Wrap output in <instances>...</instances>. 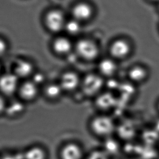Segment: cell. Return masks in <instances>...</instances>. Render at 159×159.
<instances>
[{"instance_id":"29","label":"cell","mask_w":159,"mask_h":159,"mask_svg":"<svg viewBox=\"0 0 159 159\" xmlns=\"http://www.w3.org/2000/svg\"></svg>"},{"instance_id":"12","label":"cell","mask_w":159,"mask_h":159,"mask_svg":"<svg viewBox=\"0 0 159 159\" xmlns=\"http://www.w3.org/2000/svg\"><path fill=\"white\" fill-rule=\"evenodd\" d=\"M42 91L45 99L50 102L58 101L64 94L58 82L46 83L43 86Z\"/></svg>"},{"instance_id":"7","label":"cell","mask_w":159,"mask_h":159,"mask_svg":"<svg viewBox=\"0 0 159 159\" xmlns=\"http://www.w3.org/2000/svg\"><path fill=\"white\" fill-rule=\"evenodd\" d=\"M60 159H85L84 149L79 143L69 141L62 145L59 150Z\"/></svg>"},{"instance_id":"26","label":"cell","mask_w":159,"mask_h":159,"mask_svg":"<svg viewBox=\"0 0 159 159\" xmlns=\"http://www.w3.org/2000/svg\"><path fill=\"white\" fill-rule=\"evenodd\" d=\"M156 108H157V111L159 113V99L157 100V104H156Z\"/></svg>"},{"instance_id":"22","label":"cell","mask_w":159,"mask_h":159,"mask_svg":"<svg viewBox=\"0 0 159 159\" xmlns=\"http://www.w3.org/2000/svg\"><path fill=\"white\" fill-rule=\"evenodd\" d=\"M30 79L39 87L45 84V76L43 73H34Z\"/></svg>"},{"instance_id":"9","label":"cell","mask_w":159,"mask_h":159,"mask_svg":"<svg viewBox=\"0 0 159 159\" xmlns=\"http://www.w3.org/2000/svg\"><path fill=\"white\" fill-rule=\"evenodd\" d=\"M76 49L79 55L87 61L94 60L99 53L97 45L89 39L79 40L76 45Z\"/></svg>"},{"instance_id":"3","label":"cell","mask_w":159,"mask_h":159,"mask_svg":"<svg viewBox=\"0 0 159 159\" xmlns=\"http://www.w3.org/2000/svg\"><path fill=\"white\" fill-rule=\"evenodd\" d=\"M40 92V87L32 80H26L20 82L16 95L18 99L26 104L37 99Z\"/></svg>"},{"instance_id":"14","label":"cell","mask_w":159,"mask_h":159,"mask_svg":"<svg viewBox=\"0 0 159 159\" xmlns=\"http://www.w3.org/2000/svg\"><path fill=\"white\" fill-rule=\"evenodd\" d=\"M100 75L108 79H113L117 73V66L114 61L109 58L102 60L98 65Z\"/></svg>"},{"instance_id":"18","label":"cell","mask_w":159,"mask_h":159,"mask_svg":"<svg viewBox=\"0 0 159 159\" xmlns=\"http://www.w3.org/2000/svg\"><path fill=\"white\" fill-rule=\"evenodd\" d=\"M53 49L56 53L60 55L68 53L71 50L72 44L70 40L66 37L56 38L53 43Z\"/></svg>"},{"instance_id":"10","label":"cell","mask_w":159,"mask_h":159,"mask_svg":"<svg viewBox=\"0 0 159 159\" xmlns=\"http://www.w3.org/2000/svg\"><path fill=\"white\" fill-rule=\"evenodd\" d=\"M13 73L21 80L30 79L34 72L33 63L29 61L21 60L16 62Z\"/></svg>"},{"instance_id":"23","label":"cell","mask_w":159,"mask_h":159,"mask_svg":"<svg viewBox=\"0 0 159 159\" xmlns=\"http://www.w3.org/2000/svg\"><path fill=\"white\" fill-rule=\"evenodd\" d=\"M7 103L6 98L0 94V116L5 115Z\"/></svg>"},{"instance_id":"24","label":"cell","mask_w":159,"mask_h":159,"mask_svg":"<svg viewBox=\"0 0 159 159\" xmlns=\"http://www.w3.org/2000/svg\"><path fill=\"white\" fill-rule=\"evenodd\" d=\"M8 45L5 40L0 38V57H2L5 55L7 50Z\"/></svg>"},{"instance_id":"30","label":"cell","mask_w":159,"mask_h":159,"mask_svg":"<svg viewBox=\"0 0 159 159\" xmlns=\"http://www.w3.org/2000/svg\"><path fill=\"white\" fill-rule=\"evenodd\" d=\"M0 157H1V155H0Z\"/></svg>"},{"instance_id":"11","label":"cell","mask_w":159,"mask_h":159,"mask_svg":"<svg viewBox=\"0 0 159 159\" xmlns=\"http://www.w3.org/2000/svg\"><path fill=\"white\" fill-rule=\"evenodd\" d=\"M148 77V70L141 66H133L128 72V81L136 86L145 83Z\"/></svg>"},{"instance_id":"28","label":"cell","mask_w":159,"mask_h":159,"mask_svg":"<svg viewBox=\"0 0 159 159\" xmlns=\"http://www.w3.org/2000/svg\"><path fill=\"white\" fill-rule=\"evenodd\" d=\"M2 74V66H1V65L0 64V76Z\"/></svg>"},{"instance_id":"1","label":"cell","mask_w":159,"mask_h":159,"mask_svg":"<svg viewBox=\"0 0 159 159\" xmlns=\"http://www.w3.org/2000/svg\"><path fill=\"white\" fill-rule=\"evenodd\" d=\"M117 125L112 117L107 113L95 115L89 123L91 133L100 139H106L113 137L116 133Z\"/></svg>"},{"instance_id":"21","label":"cell","mask_w":159,"mask_h":159,"mask_svg":"<svg viewBox=\"0 0 159 159\" xmlns=\"http://www.w3.org/2000/svg\"><path fill=\"white\" fill-rule=\"evenodd\" d=\"M64 29L68 33L74 35L79 33L81 30V25L80 24V21L73 19L66 22Z\"/></svg>"},{"instance_id":"5","label":"cell","mask_w":159,"mask_h":159,"mask_svg":"<svg viewBox=\"0 0 159 159\" xmlns=\"http://www.w3.org/2000/svg\"><path fill=\"white\" fill-rule=\"evenodd\" d=\"M82 77L74 71H66L61 75L58 82L64 93L72 94L80 91Z\"/></svg>"},{"instance_id":"17","label":"cell","mask_w":159,"mask_h":159,"mask_svg":"<svg viewBox=\"0 0 159 159\" xmlns=\"http://www.w3.org/2000/svg\"><path fill=\"white\" fill-rule=\"evenodd\" d=\"M25 159H48L49 155L44 147L34 144L24 150Z\"/></svg>"},{"instance_id":"25","label":"cell","mask_w":159,"mask_h":159,"mask_svg":"<svg viewBox=\"0 0 159 159\" xmlns=\"http://www.w3.org/2000/svg\"><path fill=\"white\" fill-rule=\"evenodd\" d=\"M0 159H18L16 152H5V154L1 155Z\"/></svg>"},{"instance_id":"6","label":"cell","mask_w":159,"mask_h":159,"mask_svg":"<svg viewBox=\"0 0 159 159\" xmlns=\"http://www.w3.org/2000/svg\"><path fill=\"white\" fill-rule=\"evenodd\" d=\"M93 100L95 108L102 113H107L112 110L118 102V98L116 94L112 91L105 90Z\"/></svg>"},{"instance_id":"4","label":"cell","mask_w":159,"mask_h":159,"mask_svg":"<svg viewBox=\"0 0 159 159\" xmlns=\"http://www.w3.org/2000/svg\"><path fill=\"white\" fill-rule=\"evenodd\" d=\"M21 81L13 72L2 73L0 76V94L6 98L16 95Z\"/></svg>"},{"instance_id":"2","label":"cell","mask_w":159,"mask_h":159,"mask_svg":"<svg viewBox=\"0 0 159 159\" xmlns=\"http://www.w3.org/2000/svg\"><path fill=\"white\" fill-rule=\"evenodd\" d=\"M106 81L97 73H89L82 77L80 91L84 97L94 99L105 90Z\"/></svg>"},{"instance_id":"27","label":"cell","mask_w":159,"mask_h":159,"mask_svg":"<svg viewBox=\"0 0 159 159\" xmlns=\"http://www.w3.org/2000/svg\"><path fill=\"white\" fill-rule=\"evenodd\" d=\"M124 159H138L136 157H126V158H125Z\"/></svg>"},{"instance_id":"13","label":"cell","mask_w":159,"mask_h":159,"mask_svg":"<svg viewBox=\"0 0 159 159\" xmlns=\"http://www.w3.org/2000/svg\"><path fill=\"white\" fill-rule=\"evenodd\" d=\"M25 111L26 103L18 98L8 102L5 115L9 118L14 119L24 115Z\"/></svg>"},{"instance_id":"20","label":"cell","mask_w":159,"mask_h":159,"mask_svg":"<svg viewBox=\"0 0 159 159\" xmlns=\"http://www.w3.org/2000/svg\"><path fill=\"white\" fill-rule=\"evenodd\" d=\"M85 159H112V157L102 148H96L91 150Z\"/></svg>"},{"instance_id":"15","label":"cell","mask_w":159,"mask_h":159,"mask_svg":"<svg viewBox=\"0 0 159 159\" xmlns=\"http://www.w3.org/2000/svg\"><path fill=\"white\" fill-rule=\"evenodd\" d=\"M110 51L113 57L121 59L128 55L130 51V46L124 40H117L113 43L111 47Z\"/></svg>"},{"instance_id":"19","label":"cell","mask_w":159,"mask_h":159,"mask_svg":"<svg viewBox=\"0 0 159 159\" xmlns=\"http://www.w3.org/2000/svg\"><path fill=\"white\" fill-rule=\"evenodd\" d=\"M104 146L102 148L105 150L111 157L117 154L120 152V142L117 141L113 137L104 140Z\"/></svg>"},{"instance_id":"16","label":"cell","mask_w":159,"mask_h":159,"mask_svg":"<svg viewBox=\"0 0 159 159\" xmlns=\"http://www.w3.org/2000/svg\"><path fill=\"white\" fill-rule=\"evenodd\" d=\"M74 19L79 21L88 20L93 13L92 7L86 3H79L73 7L72 11Z\"/></svg>"},{"instance_id":"8","label":"cell","mask_w":159,"mask_h":159,"mask_svg":"<svg viewBox=\"0 0 159 159\" xmlns=\"http://www.w3.org/2000/svg\"><path fill=\"white\" fill-rule=\"evenodd\" d=\"M45 24L50 31L56 33L64 29L66 21L62 11L58 9H53L46 14Z\"/></svg>"}]
</instances>
